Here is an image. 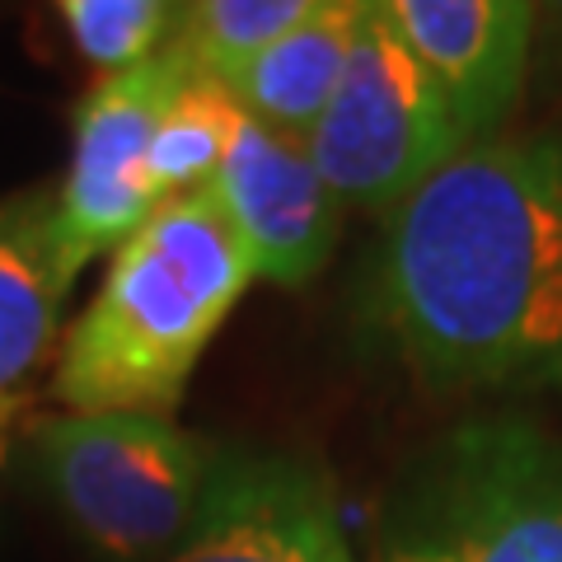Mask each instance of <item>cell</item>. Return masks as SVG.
Returning a JSON list of instances; mask_svg holds the SVG:
<instances>
[{
    "instance_id": "cell-15",
    "label": "cell",
    "mask_w": 562,
    "mask_h": 562,
    "mask_svg": "<svg viewBox=\"0 0 562 562\" xmlns=\"http://www.w3.org/2000/svg\"><path fill=\"white\" fill-rule=\"evenodd\" d=\"M530 10H535V33L543 29L562 47V0H530Z\"/></svg>"
},
{
    "instance_id": "cell-1",
    "label": "cell",
    "mask_w": 562,
    "mask_h": 562,
    "mask_svg": "<svg viewBox=\"0 0 562 562\" xmlns=\"http://www.w3.org/2000/svg\"><path fill=\"white\" fill-rule=\"evenodd\" d=\"M380 221L371 324L417 380L562 384V132L473 136Z\"/></svg>"
},
{
    "instance_id": "cell-2",
    "label": "cell",
    "mask_w": 562,
    "mask_h": 562,
    "mask_svg": "<svg viewBox=\"0 0 562 562\" xmlns=\"http://www.w3.org/2000/svg\"><path fill=\"white\" fill-rule=\"evenodd\" d=\"M254 281L216 192H173L109 258L94 301L66 328L52 398L66 413L173 417L202 351Z\"/></svg>"
},
{
    "instance_id": "cell-10",
    "label": "cell",
    "mask_w": 562,
    "mask_h": 562,
    "mask_svg": "<svg viewBox=\"0 0 562 562\" xmlns=\"http://www.w3.org/2000/svg\"><path fill=\"white\" fill-rule=\"evenodd\" d=\"M76 281L57 231V188L0 202V436L24 417L47 366H57L61 305Z\"/></svg>"
},
{
    "instance_id": "cell-12",
    "label": "cell",
    "mask_w": 562,
    "mask_h": 562,
    "mask_svg": "<svg viewBox=\"0 0 562 562\" xmlns=\"http://www.w3.org/2000/svg\"><path fill=\"white\" fill-rule=\"evenodd\" d=\"M239 122H244V109L231 94V85L188 70L173 99L165 103L160 127H155V140H150V173L165 198L216 179V169L235 146Z\"/></svg>"
},
{
    "instance_id": "cell-9",
    "label": "cell",
    "mask_w": 562,
    "mask_h": 562,
    "mask_svg": "<svg viewBox=\"0 0 562 562\" xmlns=\"http://www.w3.org/2000/svg\"><path fill=\"white\" fill-rule=\"evenodd\" d=\"M380 10L446 85L469 136H497L530 70V0H380Z\"/></svg>"
},
{
    "instance_id": "cell-4",
    "label": "cell",
    "mask_w": 562,
    "mask_h": 562,
    "mask_svg": "<svg viewBox=\"0 0 562 562\" xmlns=\"http://www.w3.org/2000/svg\"><path fill=\"white\" fill-rule=\"evenodd\" d=\"M38 479L113 562H165L188 539L221 454L169 417L61 413L33 427Z\"/></svg>"
},
{
    "instance_id": "cell-3",
    "label": "cell",
    "mask_w": 562,
    "mask_h": 562,
    "mask_svg": "<svg viewBox=\"0 0 562 562\" xmlns=\"http://www.w3.org/2000/svg\"><path fill=\"white\" fill-rule=\"evenodd\" d=\"M371 562H562V431L460 422L390 492Z\"/></svg>"
},
{
    "instance_id": "cell-11",
    "label": "cell",
    "mask_w": 562,
    "mask_h": 562,
    "mask_svg": "<svg viewBox=\"0 0 562 562\" xmlns=\"http://www.w3.org/2000/svg\"><path fill=\"white\" fill-rule=\"evenodd\" d=\"M375 0H324L319 10L244 61L225 85L239 109L286 136H305L310 122L338 90L351 47Z\"/></svg>"
},
{
    "instance_id": "cell-5",
    "label": "cell",
    "mask_w": 562,
    "mask_h": 562,
    "mask_svg": "<svg viewBox=\"0 0 562 562\" xmlns=\"http://www.w3.org/2000/svg\"><path fill=\"white\" fill-rule=\"evenodd\" d=\"M464 140L473 136L446 85L398 38L375 0L338 90L301 136L314 169L342 206L384 216Z\"/></svg>"
},
{
    "instance_id": "cell-14",
    "label": "cell",
    "mask_w": 562,
    "mask_h": 562,
    "mask_svg": "<svg viewBox=\"0 0 562 562\" xmlns=\"http://www.w3.org/2000/svg\"><path fill=\"white\" fill-rule=\"evenodd\" d=\"M52 5L80 57L109 76L155 57L169 43L183 0H52Z\"/></svg>"
},
{
    "instance_id": "cell-13",
    "label": "cell",
    "mask_w": 562,
    "mask_h": 562,
    "mask_svg": "<svg viewBox=\"0 0 562 562\" xmlns=\"http://www.w3.org/2000/svg\"><path fill=\"white\" fill-rule=\"evenodd\" d=\"M319 5L324 0H183L165 47L198 76L231 80Z\"/></svg>"
},
{
    "instance_id": "cell-8",
    "label": "cell",
    "mask_w": 562,
    "mask_h": 562,
    "mask_svg": "<svg viewBox=\"0 0 562 562\" xmlns=\"http://www.w3.org/2000/svg\"><path fill=\"white\" fill-rule=\"evenodd\" d=\"M347 549L328 483L291 454H221L188 539L165 562H333Z\"/></svg>"
},
{
    "instance_id": "cell-16",
    "label": "cell",
    "mask_w": 562,
    "mask_h": 562,
    "mask_svg": "<svg viewBox=\"0 0 562 562\" xmlns=\"http://www.w3.org/2000/svg\"><path fill=\"white\" fill-rule=\"evenodd\" d=\"M333 562H357V558H351V549H342L338 558H333Z\"/></svg>"
},
{
    "instance_id": "cell-7",
    "label": "cell",
    "mask_w": 562,
    "mask_h": 562,
    "mask_svg": "<svg viewBox=\"0 0 562 562\" xmlns=\"http://www.w3.org/2000/svg\"><path fill=\"white\" fill-rule=\"evenodd\" d=\"M244 239L254 277L295 291L324 272L342 235V198L324 183L301 136L244 113L235 146L206 183Z\"/></svg>"
},
{
    "instance_id": "cell-6",
    "label": "cell",
    "mask_w": 562,
    "mask_h": 562,
    "mask_svg": "<svg viewBox=\"0 0 562 562\" xmlns=\"http://www.w3.org/2000/svg\"><path fill=\"white\" fill-rule=\"evenodd\" d=\"M188 66L160 47L127 70H109L76 113V150L57 183V231L70 268L117 254L140 221L165 202L150 173V140L165 103L183 85Z\"/></svg>"
}]
</instances>
